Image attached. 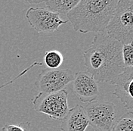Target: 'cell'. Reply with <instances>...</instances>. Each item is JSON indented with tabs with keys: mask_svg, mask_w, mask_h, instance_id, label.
<instances>
[{
	"mask_svg": "<svg viewBox=\"0 0 133 131\" xmlns=\"http://www.w3.org/2000/svg\"><path fill=\"white\" fill-rule=\"evenodd\" d=\"M122 49L123 44L106 33L96 34L83 52L86 73L97 82H110L124 71Z\"/></svg>",
	"mask_w": 133,
	"mask_h": 131,
	"instance_id": "obj_1",
	"label": "cell"
},
{
	"mask_svg": "<svg viewBox=\"0 0 133 131\" xmlns=\"http://www.w3.org/2000/svg\"><path fill=\"white\" fill-rule=\"evenodd\" d=\"M118 0H79L66 16L74 30L82 33H104Z\"/></svg>",
	"mask_w": 133,
	"mask_h": 131,
	"instance_id": "obj_2",
	"label": "cell"
},
{
	"mask_svg": "<svg viewBox=\"0 0 133 131\" xmlns=\"http://www.w3.org/2000/svg\"><path fill=\"white\" fill-rule=\"evenodd\" d=\"M105 31L123 45L132 44L133 0H118Z\"/></svg>",
	"mask_w": 133,
	"mask_h": 131,
	"instance_id": "obj_3",
	"label": "cell"
},
{
	"mask_svg": "<svg viewBox=\"0 0 133 131\" xmlns=\"http://www.w3.org/2000/svg\"><path fill=\"white\" fill-rule=\"evenodd\" d=\"M67 98L68 93L66 90L51 93L39 92L32 99L33 109L48 115L51 119L62 121L70 110Z\"/></svg>",
	"mask_w": 133,
	"mask_h": 131,
	"instance_id": "obj_4",
	"label": "cell"
},
{
	"mask_svg": "<svg viewBox=\"0 0 133 131\" xmlns=\"http://www.w3.org/2000/svg\"><path fill=\"white\" fill-rule=\"evenodd\" d=\"M89 125L97 131H111L115 123L116 105L109 101H93L84 108Z\"/></svg>",
	"mask_w": 133,
	"mask_h": 131,
	"instance_id": "obj_5",
	"label": "cell"
},
{
	"mask_svg": "<svg viewBox=\"0 0 133 131\" xmlns=\"http://www.w3.org/2000/svg\"><path fill=\"white\" fill-rule=\"evenodd\" d=\"M75 74L70 69L45 68L38 75L35 86L39 92L51 93L62 90L73 82Z\"/></svg>",
	"mask_w": 133,
	"mask_h": 131,
	"instance_id": "obj_6",
	"label": "cell"
},
{
	"mask_svg": "<svg viewBox=\"0 0 133 131\" xmlns=\"http://www.w3.org/2000/svg\"><path fill=\"white\" fill-rule=\"evenodd\" d=\"M28 23L38 33H54L58 31L61 25L68 21L62 20L59 15L44 8H30L26 12Z\"/></svg>",
	"mask_w": 133,
	"mask_h": 131,
	"instance_id": "obj_7",
	"label": "cell"
},
{
	"mask_svg": "<svg viewBox=\"0 0 133 131\" xmlns=\"http://www.w3.org/2000/svg\"><path fill=\"white\" fill-rule=\"evenodd\" d=\"M115 86L113 94L123 104L128 112L133 113V67H125L124 71L109 83Z\"/></svg>",
	"mask_w": 133,
	"mask_h": 131,
	"instance_id": "obj_8",
	"label": "cell"
},
{
	"mask_svg": "<svg viewBox=\"0 0 133 131\" xmlns=\"http://www.w3.org/2000/svg\"><path fill=\"white\" fill-rule=\"evenodd\" d=\"M73 91L79 101L84 103L95 101L99 95L98 82L84 71L75 74L73 80Z\"/></svg>",
	"mask_w": 133,
	"mask_h": 131,
	"instance_id": "obj_9",
	"label": "cell"
},
{
	"mask_svg": "<svg viewBox=\"0 0 133 131\" xmlns=\"http://www.w3.org/2000/svg\"><path fill=\"white\" fill-rule=\"evenodd\" d=\"M89 126L84 107L76 105L70 108L61 121L60 129L61 131H85Z\"/></svg>",
	"mask_w": 133,
	"mask_h": 131,
	"instance_id": "obj_10",
	"label": "cell"
},
{
	"mask_svg": "<svg viewBox=\"0 0 133 131\" xmlns=\"http://www.w3.org/2000/svg\"><path fill=\"white\" fill-rule=\"evenodd\" d=\"M79 0H49L44 1L46 9L55 14L66 15L76 6Z\"/></svg>",
	"mask_w": 133,
	"mask_h": 131,
	"instance_id": "obj_11",
	"label": "cell"
},
{
	"mask_svg": "<svg viewBox=\"0 0 133 131\" xmlns=\"http://www.w3.org/2000/svg\"><path fill=\"white\" fill-rule=\"evenodd\" d=\"M44 61L49 69H57L63 64L64 57L61 52L58 50H50L45 52Z\"/></svg>",
	"mask_w": 133,
	"mask_h": 131,
	"instance_id": "obj_12",
	"label": "cell"
},
{
	"mask_svg": "<svg viewBox=\"0 0 133 131\" xmlns=\"http://www.w3.org/2000/svg\"><path fill=\"white\" fill-rule=\"evenodd\" d=\"M133 113L128 112L119 118L113 126L111 131H132Z\"/></svg>",
	"mask_w": 133,
	"mask_h": 131,
	"instance_id": "obj_13",
	"label": "cell"
},
{
	"mask_svg": "<svg viewBox=\"0 0 133 131\" xmlns=\"http://www.w3.org/2000/svg\"><path fill=\"white\" fill-rule=\"evenodd\" d=\"M122 56L125 67H133V47L132 44L123 45Z\"/></svg>",
	"mask_w": 133,
	"mask_h": 131,
	"instance_id": "obj_14",
	"label": "cell"
},
{
	"mask_svg": "<svg viewBox=\"0 0 133 131\" xmlns=\"http://www.w3.org/2000/svg\"><path fill=\"white\" fill-rule=\"evenodd\" d=\"M31 125L29 121L21 122L19 124H5L2 131H30Z\"/></svg>",
	"mask_w": 133,
	"mask_h": 131,
	"instance_id": "obj_15",
	"label": "cell"
}]
</instances>
